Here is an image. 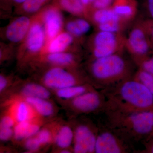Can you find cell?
Wrapping results in <instances>:
<instances>
[{"instance_id": "14", "label": "cell", "mask_w": 153, "mask_h": 153, "mask_svg": "<svg viewBox=\"0 0 153 153\" xmlns=\"http://www.w3.org/2000/svg\"><path fill=\"white\" fill-rule=\"evenodd\" d=\"M40 130L39 124L33 119L17 123L14 128L15 139L20 140L36 135Z\"/></svg>"}, {"instance_id": "33", "label": "cell", "mask_w": 153, "mask_h": 153, "mask_svg": "<svg viewBox=\"0 0 153 153\" xmlns=\"http://www.w3.org/2000/svg\"><path fill=\"white\" fill-rule=\"evenodd\" d=\"M113 0H95L92 5L95 10L110 7Z\"/></svg>"}, {"instance_id": "5", "label": "cell", "mask_w": 153, "mask_h": 153, "mask_svg": "<svg viewBox=\"0 0 153 153\" xmlns=\"http://www.w3.org/2000/svg\"><path fill=\"white\" fill-rule=\"evenodd\" d=\"M43 82L47 88L56 90L78 85L73 74L60 67L52 68L47 71L43 78Z\"/></svg>"}, {"instance_id": "22", "label": "cell", "mask_w": 153, "mask_h": 153, "mask_svg": "<svg viewBox=\"0 0 153 153\" xmlns=\"http://www.w3.org/2000/svg\"><path fill=\"white\" fill-rule=\"evenodd\" d=\"M86 91L85 86L77 85L56 90V94L58 97L62 99H73Z\"/></svg>"}, {"instance_id": "20", "label": "cell", "mask_w": 153, "mask_h": 153, "mask_svg": "<svg viewBox=\"0 0 153 153\" xmlns=\"http://www.w3.org/2000/svg\"><path fill=\"white\" fill-rule=\"evenodd\" d=\"M89 23L82 19H76L68 22L66 25V29L70 34L79 37L85 35L90 30Z\"/></svg>"}, {"instance_id": "6", "label": "cell", "mask_w": 153, "mask_h": 153, "mask_svg": "<svg viewBox=\"0 0 153 153\" xmlns=\"http://www.w3.org/2000/svg\"><path fill=\"white\" fill-rule=\"evenodd\" d=\"M96 140L97 137L89 128L85 125L79 126L74 133V152H95Z\"/></svg>"}, {"instance_id": "11", "label": "cell", "mask_w": 153, "mask_h": 153, "mask_svg": "<svg viewBox=\"0 0 153 153\" xmlns=\"http://www.w3.org/2000/svg\"><path fill=\"white\" fill-rule=\"evenodd\" d=\"M44 21L49 38H54L59 33L63 25L62 15L56 8H50L45 12Z\"/></svg>"}, {"instance_id": "39", "label": "cell", "mask_w": 153, "mask_h": 153, "mask_svg": "<svg viewBox=\"0 0 153 153\" xmlns=\"http://www.w3.org/2000/svg\"><path fill=\"white\" fill-rule=\"evenodd\" d=\"M152 152L153 153V146L152 148Z\"/></svg>"}, {"instance_id": "29", "label": "cell", "mask_w": 153, "mask_h": 153, "mask_svg": "<svg viewBox=\"0 0 153 153\" xmlns=\"http://www.w3.org/2000/svg\"><path fill=\"white\" fill-rule=\"evenodd\" d=\"M36 136L38 137L42 146L49 143L52 140V134L47 129L40 130Z\"/></svg>"}, {"instance_id": "23", "label": "cell", "mask_w": 153, "mask_h": 153, "mask_svg": "<svg viewBox=\"0 0 153 153\" xmlns=\"http://www.w3.org/2000/svg\"><path fill=\"white\" fill-rule=\"evenodd\" d=\"M60 5L71 13L82 14L85 11V6L81 0H58Z\"/></svg>"}, {"instance_id": "9", "label": "cell", "mask_w": 153, "mask_h": 153, "mask_svg": "<svg viewBox=\"0 0 153 153\" xmlns=\"http://www.w3.org/2000/svg\"><path fill=\"white\" fill-rule=\"evenodd\" d=\"M30 19L27 17H19L12 22L7 28L6 36L11 42H20L23 39L29 30Z\"/></svg>"}, {"instance_id": "10", "label": "cell", "mask_w": 153, "mask_h": 153, "mask_svg": "<svg viewBox=\"0 0 153 153\" xmlns=\"http://www.w3.org/2000/svg\"><path fill=\"white\" fill-rule=\"evenodd\" d=\"M122 152L118 140L114 135L104 132L97 137L95 152L97 153H119Z\"/></svg>"}, {"instance_id": "21", "label": "cell", "mask_w": 153, "mask_h": 153, "mask_svg": "<svg viewBox=\"0 0 153 153\" xmlns=\"http://www.w3.org/2000/svg\"><path fill=\"white\" fill-rule=\"evenodd\" d=\"M93 19L97 26L113 21H122L119 17L115 13L111 7L95 10L93 14Z\"/></svg>"}, {"instance_id": "30", "label": "cell", "mask_w": 153, "mask_h": 153, "mask_svg": "<svg viewBox=\"0 0 153 153\" xmlns=\"http://www.w3.org/2000/svg\"><path fill=\"white\" fill-rule=\"evenodd\" d=\"M142 24L153 47V19H148L142 22Z\"/></svg>"}, {"instance_id": "26", "label": "cell", "mask_w": 153, "mask_h": 153, "mask_svg": "<svg viewBox=\"0 0 153 153\" xmlns=\"http://www.w3.org/2000/svg\"><path fill=\"white\" fill-rule=\"evenodd\" d=\"M137 78L153 94V74L142 69L137 74Z\"/></svg>"}, {"instance_id": "31", "label": "cell", "mask_w": 153, "mask_h": 153, "mask_svg": "<svg viewBox=\"0 0 153 153\" xmlns=\"http://www.w3.org/2000/svg\"><path fill=\"white\" fill-rule=\"evenodd\" d=\"M14 135V130L12 128H1L0 139L2 141L8 140Z\"/></svg>"}, {"instance_id": "34", "label": "cell", "mask_w": 153, "mask_h": 153, "mask_svg": "<svg viewBox=\"0 0 153 153\" xmlns=\"http://www.w3.org/2000/svg\"><path fill=\"white\" fill-rule=\"evenodd\" d=\"M141 66L142 69L153 74V56L144 60Z\"/></svg>"}, {"instance_id": "12", "label": "cell", "mask_w": 153, "mask_h": 153, "mask_svg": "<svg viewBox=\"0 0 153 153\" xmlns=\"http://www.w3.org/2000/svg\"><path fill=\"white\" fill-rule=\"evenodd\" d=\"M111 8L125 23L133 19L136 15L137 5L134 0H116Z\"/></svg>"}, {"instance_id": "1", "label": "cell", "mask_w": 153, "mask_h": 153, "mask_svg": "<svg viewBox=\"0 0 153 153\" xmlns=\"http://www.w3.org/2000/svg\"><path fill=\"white\" fill-rule=\"evenodd\" d=\"M128 70L127 63L119 53L96 58L91 66L93 76L100 81L111 82L120 79Z\"/></svg>"}, {"instance_id": "8", "label": "cell", "mask_w": 153, "mask_h": 153, "mask_svg": "<svg viewBox=\"0 0 153 153\" xmlns=\"http://www.w3.org/2000/svg\"><path fill=\"white\" fill-rule=\"evenodd\" d=\"M71 104L76 110L83 112H90L97 109L101 103L97 93L86 91L72 99Z\"/></svg>"}, {"instance_id": "18", "label": "cell", "mask_w": 153, "mask_h": 153, "mask_svg": "<svg viewBox=\"0 0 153 153\" xmlns=\"http://www.w3.org/2000/svg\"><path fill=\"white\" fill-rule=\"evenodd\" d=\"M74 133L71 128L63 126L58 130L55 137V142L58 147L67 149L74 140Z\"/></svg>"}, {"instance_id": "35", "label": "cell", "mask_w": 153, "mask_h": 153, "mask_svg": "<svg viewBox=\"0 0 153 153\" xmlns=\"http://www.w3.org/2000/svg\"><path fill=\"white\" fill-rule=\"evenodd\" d=\"M147 10L148 15L150 18L153 19V0H147Z\"/></svg>"}, {"instance_id": "17", "label": "cell", "mask_w": 153, "mask_h": 153, "mask_svg": "<svg viewBox=\"0 0 153 153\" xmlns=\"http://www.w3.org/2000/svg\"><path fill=\"white\" fill-rule=\"evenodd\" d=\"M21 94L24 97H33L48 99L51 93L47 87L37 83H29L22 87Z\"/></svg>"}, {"instance_id": "4", "label": "cell", "mask_w": 153, "mask_h": 153, "mask_svg": "<svg viewBox=\"0 0 153 153\" xmlns=\"http://www.w3.org/2000/svg\"><path fill=\"white\" fill-rule=\"evenodd\" d=\"M125 47L131 55L138 58L144 57L153 47L142 22L133 27L125 38Z\"/></svg>"}, {"instance_id": "2", "label": "cell", "mask_w": 153, "mask_h": 153, "mask_svg": "<svg viewBox=\"0 0 153 153\" xmlns=\"http://www.w3.org/2000/svg\"><path fill=\"white\" fill-rule=\"evenodd\" d=\"M122 99L127 104L138 110L145 109L153 105V94L138 80H128L120 90Z\"/></svg>"}, {"instance_id": "16", "label": "cell", "mask_w": 153, "mask_h": 153, "mask_svg": "<svg viewBox=\"0 0 153 153\" xmlns=\"http://www.w3.org/2000/svg\"><path fill=\"white\" fill-rule=\"evenodd\" d=\"M33 108L25 100L17 102L14 105L13 108V114L17 123L33 119Z\"/></svg>"}, {"instance_id": "32", "label": "cell", "mask_w": 153, "mask_h": 153, "mask_svg": "<svg viewBox=\"0 0 153 153\" xmlns=\"http://www.w3.org/2000/svg\"><path fill=\"white\" fill-rule=\"evenodd\" d=\"M16 120L13 117L7 115L2 118L1 121V128H12L15 125Z\"/></svg>"}, {"instance_id": "7", "label": "cell", "mask_w": 153, "mask_h": 153, "mask_svg": "<svg viewBox=\"0 0 153 153\" xmlns=\"http://www.w3.org/2000/svg\"><path fill=\"white\" fill-rule=\"evenodd\" d=\"M128 123L130 126L137 133H149L153 129V111H138L130 115Z\"/></svg>"}, {"instance_id": "3", "label": "cell", "mask_w": 153, "mask_h": 153, "mask_svg": "<svg viewBox=\"0 0 153 153\" xmlns=\"http://www.w3.org/2000/svg\"><path fill=\"white\" fill-rule=\"evenodd\" d=\"M93 55L101 58L119 53L125 47V38L120 33L100 31L96 34L93 41Z\"/></svg>"}, {"instance_id": "25", "label": "cell", "mask_w": 153, "mask_h": 153, "mask_svg": "<svg viewBox=\"0 0 153 153\" xmlns=\"http://www.w3.org/2000/svg\"><path fill=\"white\" fill-rule=\"evenodd\" d=\"M125 23L120 20H116L98 25L99 30L110 33H120Z\"/></svg>"}, {"instance_id": "36", "label": "cell", "mask_w": 153, "mask_h": 153, "mask_svg": "<svg viewBox=\"0 0 153 153\" xmlns=\"http://www.w3.org/2000/svg\"><path fill=\"white\" fill-rule=\"evenodd\" d=\"M7 84V80L5 77L1 74L0 76V91L1 93L5 90Z\"/></svg>"}, {"instance_id": "38", "label": "cell", "mask_w": 153, "mask_h": 153, "mask_svg": "<svg viewBox=\"0 0 153 153\" xmlns=\"http://www.w3.org/2000/svg\"><path fill=\"white\" fill-rule=\"evenodd\" d=\"M11 1H13L14 2L16 3V4H22L27 0H11Z\"/></svg>"}, {"instance_id": "37", "label": "cell", "mask_w": 153, "mask_h": 153, "mask_svg": "<svg viewBox=\"0 0 153 153\" xmlns=\"http://www.w3.org/2000/svg\"><path fill=\"white\" fill-rule=\"evenodd\" d=\"M81 1L84 6H87L91 4H93L95 0H81Z\"/></svg>"}, {"instance_id": "19", "label": "cell", "mask_w": 153, "mask_h": 153, "mask_svg": "<svg viewBox=\"0 0 153 153\" xmlns=\"http://www.w3.org/2000/svg\"><path fill=\"white\" fill-rule=\"evenodd\" d=\"M73 41V37L70 33H61L56 36L50 43L49 52L50 53L62 52L72 43Z\"/></svg>"}, {"instance_id": "28", "label": "cell", "mask_w": 153, "mask_h": 153, "mask_svg": "<svg viewBox=\"0 0 153 153\" xmlns=\"http://www.w3.org/2000/svg\"><path fill=\"white\" fill-rule=\"evenodd\" d=\"M26 149L31 152L38 150L42 145L36 135L28 138L26 140L25 143Z\"/></svg>"}, {"instance_id": "15", "label": "cell", "mask_w": 153, "mask_h": 153, "mask_svg": "<svg viewBox=\"0 0 153 153\" xmlns=\"http://www.w3.org/2000/svg\"><path fill=\"white\" fill-rule=\"evenodd\" d=\"M24 100L41 116L49 117L54 114V106L47 99L28 97Z\"/></svg>"}, {"instance_id": "13", "label": "cell", "mask_w": 153, "mask_h": 153, "mask_svg": "<svg viewBox=\"0 0 153 153\" xmlns=\"http://www.w3.org/2000/svg\"><path fill=\"white\" fill-rule=\"evenodd\" d=\"M45 33L42 26L36 23L31 26L29 30L27 40V46L31 52L40 51L44 45Z\"/></svg>"}, {"instance_id": "24", "label": "cell", "mask_w": 153, "mask_h": 153, "mask_svg": "<svg viewBox=\"0 0 153 153\" xmlns=\"http://www.w3.org/2000/svg\"><path fill=\"white\" fill-rule=\"evenodd\" d=\"M50 63L59 65H69L73 63L74 57L70 53L59 52L51 53L47 56Z\"/></svg>"}, {"instance_id": "27", "label": "cell", "mask_w": 153, "mask_h": 153, "mask_svg": "<svg viewBox=\"0 0 153 153\" xmlns=\"http://www.w3.org/2000/svg\"><path fill=\"white\" fill-rule=\"evenodd\" d=\"M49 0H27L22 4L23 10L29 13L37 12Z\"/></svg>"}]
</instances>
